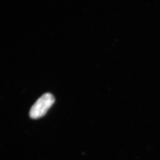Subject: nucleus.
<instances>
[{"label":"nucleus","instance_id":"f257e3e1","mask_svg":"<svg viewBox=\"0 0 160 160\" xmlns=\"http://www.w3.org/2000/svg\"><path fill=\"white\" fill-rule=\"evenodd\" d=\"M54 102L55 98L52 94L45 93L32 106L29 111V116L33 119L44 116Z\"/></svg>","mask_w":160,"mask_h":160}]
</instances>
